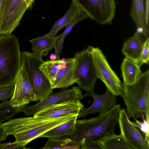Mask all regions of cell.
Returning <instances> with one entry per match:
<instances>
[{
	"label": "cell",
	"mask_w": 149,
	"mask_h": 149,
	"mask_svg": "<svg viewBox=\"0 0 149 149\" xmlns=\"http://www.w3.org/2000/svg\"><path fill=\"white\" fill-rule=\"evenodd\" d=\"M120 109V104H116L106 113L95 117L77 120L74 132L61 137L69 138L82 145L89 141H99L115 133Z\"/></svg>",
	"instance_id": "6da1fadb"
},
{
	"label": "cell",
	"mask_w": 149,
	"mask_h": 149,
	"mask_svg": "<svg viewBox=\"0 0 149 149\" xmlns=\"http://www.w3.org/2000/svg\"><path fill=\"white\" fill-rule=\"evenodd\" d=\"M77 115L57 118L31 117L12 119L1 124L15 141L27 144L49 130L71 119Z\"/></svg>",
	"instance_id": "7a4b0ae2"
},
{
	"label": "cell",
	"mask_w": 149,
	"mask_h": 149,
	"mask_svg": "<svg viewBox=\"0 0 149 149\" xmlns=\"http://www.w3.org/2000/svg\"><path fill=\"white\" fill-rule=\"evenodd\" d=\"M120 96L129 118H149V70L141 73L132 84L123 83Z\"/></svg>",
	"instance_id": "3957f363"
},
{
	"label": "cell",
	"mask_w": 149,
	"mask_h": 149,
	"mask_svg": "<svg viewBox=\"0 0 149 149\" xmlns=\"http://www.w3.org/2000/svg\"><path fill=\"white\" fill-rule=\"evenodd\" d=\"M21 66L18 39L11 34L0 36V88L14 86Z\"/></svg>",
	"instance_id": "277c9868"
},
{
	"label": "cell",
	"mask_w": 149,
	"mask_h": 149,
	"mask_svg": "<svg viewBox=\"0 0 149 149\" xmlns=\"http://www.w3.org/2000/svg\"><path fill=\"white\" fill-rule=\"evenodd\" d=\"M21 63L24 65L34 93L37 101L46 98L53 93L51 84L40 66L44 61L33 52H21Z\"/></svg>",
	"instance_id": "5b68a950"
},
{
	"label": "cell",
	"mask_w": 149,
	"mask_h": 149,
	"mask_svg": "<svg viewBox=\"0 0 149 149\" xmlns=\"http://www.w3.org/2000/svg\"><path fill=\"white\" fill-rule=\"evenodd\" d=\"M74 58L76 61L74 75L75 83L87 93L94 91L97 78L89 48L76 52Z\"/></svg>",
	"instance_id": "8992f818"
},
{
	"label": "cell",
	"mask_w": 149,
	"mask_h": 149,
	"mask_svg": "<svg viewBox=\"0 0 149 149\" xmlns=\"http://www.w3.org/2000/svg\"><path fill=\"white\" fill-rule=\"evenodd\" d=\"M97 78L105 85L107 89L116 96H120L123 83L112 70L102 51L98 47L88 46Z\"/></svg>",
	"instance_id": "52a82bcc"
},
{
	"label": "cell",
	"mask_w": 149,
	"mask_h": 149,
	"mask_svg": "<svg viewBox=\"0 0 149 149\" xmlns=\"http://www.w3.org/2000/svg\"><path fill=\"white\" fill-rule=\"evenodd\" d=\"M88 17L99 23L111 24L115 13V0H72Z\"/></svg>",
	"instance_id": "ba28073f"
},
{
	"label": "cell",
	"mask_w": 149,
	"mask_h": 149,
	"mask_svg": "<svg viewBox=\"0 0 149 149\" xmlns=\"http://www.w3.org/2000/svg\"><path fill=\"white\" fill-rule=\"evenodd\" d=\"M28 9L23 0H3L0 15V34H11Z\"/></svg>",
	"instance_id": "9c48e42d"
},
{
	"label": "cell",
	"mask_w": 149,
	"mask_h": 149,
	"mask_svg": "<svg viewBox=\"0 0 149 149\" xmlns=\"http://www.w3.org/2000/svg\"><path fill=\"white\" fill-rule=\"evenodd\" d=\"M83 98L82 91L77 86L52 93L45 98L32 106L25 107L23 112L26 116L33 115L49 106L70 100H80Z\"/></svg>",
	"instance_id": "30bf717a"
},
{
	"label": "cell",
	"mask_w": 149,
	"mask_h": 149,
	"mask_svg": "<svg viewBox=\"0 0 149 149\" xmlns=\"http://www.w3.org/2000/svg\"><path fill=\"white\" fill-rule=\"evenodd\" d=\"M14 87L13 94L10 100L14 107H25L30 102L38 101L24 65L22 63Z\"/></svg>",
	"instance_id": "8fae6325"
},
{
	"label": "cell",
	"mask_w": 149,
	"mask_h": 149,
	"mask_svg": "<svg viewBox=\"0 0 149 149\" xmlns=\"http://www.w3.org/2000/svg\"><path fill=\"white\" fill-rule=\"evenodd\" d=\"M126 110L120 109L118 122L120 134L131 149H149L143 136L130 121Z\"/></svg>",
	"instance_id": "7c38bea8"
},
{
	"label": "cell",
	"mask_w": 149,
	"mask_h": 149,
	"mask_svg": "<svg viewBox=\"0 0 149 149\" xmlns=\"http://www.w3.org/2000/svg\"><path fill=\"white\" fill-rule=\"evenodd\" d=\"M116 96L107 89L102 95L97 94L94 91L87 93L83 95V97H91L93 100V102L89 107L83 108L79 112L77 119L91 114L98 113L102 114L107 112L116 104Z\"/></svg>",
	"instance_id": "4fadbf2b"
},
{
	"label": "cell",
	"mask_w": 149,
	"mask_h": 149,
	"mask_svg": "<svg viewBox=\"0 0 149 149\" xmlns=\"http://www.w3.org/2000/svg\"><path fill=\"white\" fill-rule=\"evenodd\" d=\"M84 107L80 100L65 101L45 107L33 115L35 117L57 118L77 115Z\"/></svg>",
	"instance_id": "5bb4252c"
},
{
	"label": "cell",
	"mask_w": 149,
	"mask_h": 149,
	"mask_svg": "<svg viewBox=\"0 0 149 149\" xmlns=\"http://www.w3.org/2000/svg\"><path fill=\"white\" fill-rule=\"evenodd\" d=\"M76 66L74 57L66 58L65 66L59 70L50 83L52 88H67L75 83L74 75Z\"/></svg>",
	"instance_id": "9a60e30c"
},
{
	"label": "cell",
	"mask_w": 149,
	"mask_h": 149,
	"mask_svg": "<svg viewBox=\"0 0 149 149\" xmlns=\"http://www.w3.org/2000/svg\"><path fill=\"white\" fill-rule=\"evenodd\" d=\"M142 36L136 32L124 42L122 53L127 58L139 65L140 55L144 42Z\"/></svg>",
	"instance_id": "2e32d148"
},
{
	"label": "cell",
	"mask_w": 149,
	"mask_h": 149,
	"mask_svg": "<svg viewBox=\"0 0 149 149\" xmlns=\"http://www.w3.org/2000/svg\"><path fill=\"white\" fill-rule=\"evenodd\" d=\"M130 15L136 24V32L145 37H148V25L146 22L143 0H132Z\"/></svg>",
	"instance_id": "e0dca14e"
},
{
	"label": "cell",
	"mask_w": 149,
	"mask_h": 149,
	"mask_svg": "<svg viewBox=\"0 0 149 149\" xmlns=\"http://www.w3.org/2000/svg\"><path fill=\"white\" fill-rule=\"evenodd\" d=\"M81 11L79 7L72 1L66 13L53 25L50 31L45 35L49 36H56L60 30L69 25Z\"/></svg>",
	"instance_id": "ac0fdd59"
},
{
	"label": "cell",
	"mask_w": 149,
	"mask_h": 149,
	"mask_svg": "<svg viewBox=\"0 0 149 149\" xmlns=\"http://www.w3.org/2000/svg\"><path fill=\"white\" fill-rule=\"evenodd\" d=\"M56 36L51 37L45 34L29 40L32 44L31 49L34 54L41 57L47 56L54 48Z\"/></svg>",
	"instance_id": "d6986e66"
},
{
	"label": "cell",
	"mask_w": 149,
	"mask_h": 149,
	"mask_svg": "<svg viewBox=\"0 0 149 149\" xmlns=\"http://www.w3.org/2000/svg\"><path fill=\"white\" fill-rule=\"evenodd\" d=\"M124 84L131 85L134 83L141 73L140 66L125 58L121 66Z\"/></svg>",
	"instance_id": "ffe728a7"
},
{
	"label": "cell",
	"mask_w": 149,
	"mask_h": 149,
	"mask_svg": "<svg viewBox=\"0 0 149 149\" xmlns=\"http://www.w3.org/2000/svg\"><path fill=\"white\" fill-rule=\"evenodd\" d=\"M77 116H75L68 121L49 130L39 138H59L72 134L75 130Z\"/></svg>",
	"instance_id": "44dd1931"
},
{
	"label": "cell",
	"mask_w": 149,
	"mask_h": 149,
	"mask_svg": "<svg viewBox=\"0 0 149 149\" xmlns=\"http://www.w3.org/2000/svg\"><path fill=\"white\" fill-rule=\"evenodd\" d=\"M88 17L86 14L81 11L70 24L66 26L64 31L61 34L56 36L54 46L55 54L56 56V60L60 59V54L62 50L64 40L66 37L76 25Z\"/></svg>",
	"instance_id": "7402d4cb"
},
{
	"label": "cell",
	"mask_w": 149,
	"mask_h": 149,
	"mask_svg": "<svg viewBox=\"0 0 149 149\" xmlns=\"http://www.w3.org/2000/svg\"><path fill=\"white\" fill-rule=\"evenodd\" d=\"M43 149H80L82 144L79 142L64 137L50 138Z\"/></svg>",
	"instance_id": "603a6c76"
},
{
	"label": "cell",
	"mask_w": 149,
	"mask_h": 149,
	"mask_svg": "<svg viewBox=\"0 0 149 149\" xmlns=\"http://www.w3.org/2000/svg\"><path fill=\"white\" fill-rule=\"evenodd\" d=\"M65 58L54 61L47 60L40 66V69L44 73L50 83L60 69L64 67L65 64Z\"/></svg>",
	"instance_id": "cb8c5ba5"
},
{
	"label": "cell",
	"mask_w": 149,
	"mask_h": 149,
	"mask_svg": "<svg viewBox=\"0 0 149 149\" xmlns=\"http://www.w3.org/2000/svg\"><path fill=\"white\" fill-rule=\"evenodd\" d=\"M99 141L103 149H131L120 134H113Z\"/></svg>",
	"instance_id": "d4e9b609"
},
{
	"label": "cell",
	"mask_w": 149,
	"mask_h": 149,
	"mask_svg": "<svg viewBox=\"0 0 149 149\" xmlns=\"http://www.w3.org/2000/svg\"><path fill=\"white\" fill-rule=\"evenodd\" d=\"M135 122L130 120L131 123L140 130L145 136L144 140L149 146V118H145L140 121L134 118Z\"/></svg>",
	"instance_id": "484cf974"
},
{
	"label": "cell",
	"mask_w": 149,
	"mask_h": 149,
	"mask_svg": "<svg viewBox=\"0 0 149 149\" xmlns=\"http://www.w3.org/2000/svg\"><path fill=\"white\" fill-rule=\"evenodd\" d=\"M25 107H14L0 111V124L13 117L18 113L22 112Z\"/></svg>",
	"instance_id": "4316f807"
},
{
	"label": "cell",
	"mask_w": 149,
	"mask_h": 149,
	"mask_svg": "<svg viewBox=\"0 0 149 149\" xmlns=\"http://www.w3.org/2000/svg\"><path fill=\"white\" fill-rule=\"evenodd\" d=\"M149 63V38L148 37L144 42L143 47L139 58V65Z\"/></svg>",
	"instance_id": "83f0119b"
},
{
	"label": "cell",
	"mask_w": 149,
	"mask_h": 149,
	"mask_svg": "<svg viewBox=\"0 0 149 149\" xmlns=\"http://www.w3.org/2000/svg\"><path fill=\"white\" fill-rule=\"evenodd\" d=\"M27 144L23 141L0 143V149H25Z\"/></svg>",
	"instance_id": "f1b7e54d"
},
{
	"label": "cell",
	"mask_w": 149,
	"mask_h": 149,
	"mask_svg": "<svg viewBox=\"0 0 149 149\" xmlns=\"http://www.w3.org/2000/svg\"><path fill=\"white\" fill-rule=\"evenodd\" d=\"M14 86L0 88V101H4L11 97L13 94Z\"/></svg>",
	"instance_id": "f546056e"
},
{
	"label": "cell",
	"mask_w": 149,
	"mask_h": 149,
	"mask_svg": "<svg viewBox=\"0 0 149 149\" xmlns=\"http://www.w3.org/2000/svg\"><path fill=\"white\" fill-rule=\"evenodd\" d=\"M81 149H103L99 141H91L86 142L81 146Z\"/></svg>",
	"instance_id": "4dcf8cb0"
},
{
	"label": "cell",
	"mask_w": 149,
	"mask_h": 149,
	"mask_svg": "<svg viewBox=\"0 0 149 149\" xmlns=\"http://www.w3.org/2000/svg\"><path fill=\"white\" fill-rule=\"evenodd\" d=\"M14 107L11 104L10 100H7L3 101L2 102L0 103V111L4 110Z\"/></svg>",
	"instance_id": "1f68e13d"
},
{
	"label": "cell",
	"mask_w": 149,
	"mask_h": 149,
	"mask_svg": "<svg viewBox=\"0 0 149 149\" xmlns=\"http://www.w3.org/2000/svg\"><path fill=\"white\" fill-rule=\"evenodd\" d=\"M8 136L5 128L0 124V142L5 140Z\"/></svg>",
	"instance_id": "d6a6232c"
},
{
	"label": "cell",
	"mask_w": 149,
	"mask_h": 149,
	"mask_svg": "<svg viewBox=\"0 0 149 149\" xmlns=\"http://www.w3.org/2000/svg\"><path fill=\"white\" fill-rule=\"evenodd\" d=\"M149 0H146V6L145 10L146 23L148 25L149 22Z\"/></svg>",
	"instance_id": "836d02e7"
},
{
	"label": "cell",
	"mask_w": 149,
	"mask_h": 149,
	"mask_svg": "<svg viewBox=\"0 0 149 149\" xmlns=\"http://www.w3.org/2000/svg\"><path fill=\"white\" fill-rule=\"evenodd\" d=\"M49 58L52 61L56 60V56L55 54L51 53Z\"/></svg>",
	"instance_id": "e575fe53"
},
{
	"label": "cell",
	"mask_w": 149,
	"mask_h": 149,
	"mask_svg": "<svg viewBox=\"0 0 149 149\" xmlns=\"http://www.w3.org/2000/svg\"><path fill=\"white\" fill-rule=\"evenodd\" d=\"M3 0H0V15L1 11V8L2 6V3ZM1 36V35L0 34V36Z\"/></svg>",
	"instance_id": "d590c367"
},
{
	"label": "cell",
	"mask_w": 149,
	"mask_h": 149,
	"mask_svg": "<svg viewBox=\"0 0 149 149\" xmlns=\"http://www.w3.org/2000/svg\"></svg>",
	"instance_id": "8d00e7d4"
}]
</instances>
